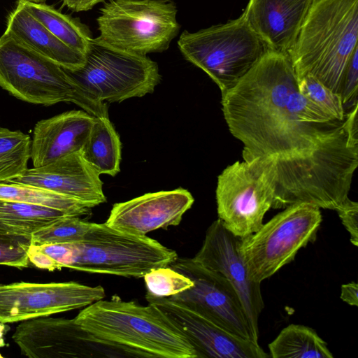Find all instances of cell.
<instances>
[{"instance_id":"obj_27","label":"cell","mask_w":358,"mask_h":358,"mask_svg":"<svg viewBox=\"0 0 358 358\" xmlns=\"http://www.w3.org/2000/svg\"><path fill=\"white\" fill-rule=\"evenodd\" d=\"M92 223L77 216H65L32 233L31 244L76 243L83 241Z\"/></svg>"},{"instance_id":"obj_16","label":"cell","mask_w":358,"mask_h":358,"mask_svg":"<svg viewBox=\"0 0 358 358\" xmlns=\"http://www.w3.org/2000/svg\"><path fill=\"white\" fill-rule=\"evenodd\" d=\"M194 201L191 193L182 188L147 193L115 203L105 223L119 231L145 236L178 225Z\"/></svg>"},{"instance_id":"obj_12","label":"cell","mask_w":358,"mask_h":358,"mask_svg":"<svg viewBox=\"0 0 358 358\" xmlns=\"http://www.w3.org/2000/svg\"><path fill=\"white\" fill-rule=\"evenodd\" d=\"M13 339L21 353L30 358L126 357L95 338L74 318L24 320L16 327Z\"/></svg>"},{"instance_id":"obj_6","label":"cell","mask_w":358,"mask_h":358,"mask_svg":"<svg viewBox=\"0 0 358 358\" xmlns=\"http://www.w3.org/2000/svg\"><path fill=\"white\" fill-rule=\"evenodd\" d=\"M71 80L93 99L121 102L153 92L161 81L157 64L147 55L113 47L92 38L78 69H64Z\"/></svg>"},{"instance_id":"obj_18","label":"cell","mask_w":358,"mask_h":358,"mask_svg":"<svg viewBox=\"0 0 358 358\" xmlns=\"http://www.w3.org/2000/svg\"><path fill=\"white\" fill-rule=\"evenodd\" d=\"M312 0H249L245 17L267 50L288 54Z\"/></svg>"},{"instance_id":"obj_10","label":"cell","mask_w":358,"mask_h":358,"mask_svg":"<svg viewBox=\"0 0 358 358\" xmlns=\"http://www.w3.org/2000/svg\"><path fill=\"white\" fill-rule=\"evenodd\" d=\"M215 193L218 219L230 233L242 238L260 228L272 208L273 174L257 159L237 161L219 175Z\"/></svg>"},{"instance_id":"obj_26","label":"cell","mask_w":358,"mask_h":358,"mask_svg":"<svg viewBox=\"0 0 358 358\" xmlns=\"http://www.w3.org/2000/svg\"><path fill=\"white\" fill-rule=\"evenodd\" d=\"M31 138L27 134L0 127V183L10 182L28 169Z\"/></svg>"},{"instance_id":"obj_34","label":"cell","mask_w":358,"mask_h":358,"mask_svg":"<svg viewBox=\"0 0 358 358\" xmlns=\"http://www.w3.org/2000/svg\"><path fill=\"white\" fill-rule=\"evenodd\" d=\"M107 0H62L64 6L75 12L87 11Z\"/></svg>"},{"instance_id":"obj_37","label":"cell","mask_w":358,"mask_h":358,"mask_svg":"<svg viewBox=\"0 0 358 358\" xmlns=\"http://www.w3.org/2000/svg\"><path fill=\"white\" fill-rule=\"evenodd\" d=\"M32 3H45L47 0H19Z\"/></svg>"},{"instance_id":"obj_32","label":"cell","mask_w":358,"mask_h":358,"mask_svg":"<svg viewBox=\"0 0 358 358\" xmlns=\"http://www.w3.org/2000/svg\"><path fill=\"white\" fill-rule=\"evenodd\" d=\"M342 224L349 232L350 242L358 246V203L348 197L336 209Z\"/></svg>"},{"instance_id":"obj_13","label":"cell","mask_w":358,"mask_h":358,"mask_svg":"<svg viewBox=\"0 0 358 358\" xmlns=\"http://www.w3.org/2000/svg\"><path fill=\"white\" fill-rule=\"evenodd\" d=\"M170 266L189 278L193 285L169 298L184 303L232 333L254 341L238 295L223 275L192 258L178 257Z\"/></svg>"},{"instance_id":"obj_21","label":"cell","mask_w":358,"mask_h":358,"mask_svg":"<svg viewBox=\"0 0 358 358\" xmlns=\"http://www.w3.org/2000/svg\"><path fill=\"white\" fill-rule=\"evenodd\" d=\"M80 152L99 175L115 176L120 171L121 143L108 117H94Z\"/></svg>"},{"instance_id":"obj_1","label":"cell","mask_w":358,"mask_h":358,"mask_svg":"<svg viewBox=\"0 0 358 358\" xmlns=\"http://www.w3.org/2000/svg\"><path fill=\"white\" fill-rule=\"evenodd\" d=\"M221 104L229 131L243 145V160L271 169L273 208L308 203L336 210L348 197L358 145L344 120L300 92L287 54L267 50L222 92Z\"/></svg>"},{"instance_id":"obj_15","label":"cell","mask_w":358,"mask_h":358,"mask_svg":"<svg viewBox=\"0 0 358 358\" xmlns=\"http://www.w3.org/2000/svg\"><path fill=\"white\" fill-rule=\"evenodd\" d=\"M240 238L215 220L207 229L201 248L192 259L223 275L233 286L241 301L253 340L259 341V318L264 308L261 283L248 277L239 252Z\"/></svg>"},{"instance_id":"obj_33","label":"cell","mask_w":358,"mask_h":358,"mask_svg":"<svg viewBox=\"0 0 358 358\" xmlns=\"http://www.w3.org/2000/svg\"><path fill=\"white\" fill-rule=\"evenodd\" d=\"M341 299L350 306H358V285L351 282L341 285Z\"/></svg>"},{"instance_id":"obj_7","label":"cell","mask_w":358,"mask_h":358,"mask_svg":"<svg viewBox=\"0 0 358 358\" xmlns=\"http://www.w3.org/2000/svg\"><path fill=\"white\" fill-rule=\"evenodd\" d=\"M177 14L173 0H108L96 19L98 37L132 53L162 52L180 31Z\"/></svg>"},{"instance_id":"obj_11","label":"cell","mask_w":358,"mask_h":358,"mask_svg":"<svg viewBox=\"0 0 358 358\" xmlns=\"http://www.w3.org/2000/svg\"><path fill=\"white\" fill-rule=\"evenodd\" d=\"M104 297L103 287L76 282L0 285V322H16L84 308Z\"/></svg>"},{"instance_id":"obj_24","label":"cell","mask_w":358,"mask_h":358,"mask_svg":"<svg viewBox=\"0 0 358 358\" xmlns=\"http://www.w3.org/2000/svg\"><path fill=\"white\" fill-rule=\"evenodd\" d=\"M0 199L51 208L77 217L88 214L92 208L48 189L14 182L0 183Z\"/></svg>"},{"instance_id":"obj_5","label":"cell","mask_w":358,"mask_h":358,"mask_svg":"<svg viewBox=\"0 0 358 358\" xmlns=\"http://www.w3.org/2000/svg\"><path fill=\"white\" fill-rule=\"evenodd\" d=\"M178 46L185 59L203 70L221 93L235 85L267 50L243 12L224 24L184 31Z\"/></svg>"},{"instance_id":"obj_20","label":"cell","mask_w":358,"mask_h":358,"mask_svg":"<svg viewBox=\"0 0 358 358\" xmlns=\"http://www.w3.org/2000/svg\"><path fill=\"white\" fill-rule=\"evenodd\" d=\"M4 32L64 69L74 70L85 62V54L59 41L29 12L20 1L9 13Z\"/></svg>"},{"instance_id":"obj_14","label":"cell","mask_w":358,"mask_h":358,"mask_svg":"<svg viewBox=\"0 0 358 358\" xmlns=\"http://www.w3.org/2000/svg\"><path fill=\"white\" fill-rule=\"evenodd\" d=\"M145 299L185 336L197 358L270 357L258 342L232 333L181 302L148 293Z\"/></svg>"},{"instance_id":"obj_38","label":"cell","mask_w":358,"mask_h":358,"mask_svg":"<svg viewBox=\"0 0 358 358\" xmlns=\"http://www.w3.org/2000/svg\"><path fill=\"white\" fill-rule=\"evenodd\" d=\"M0 358H3V356L0 354Z\"/></svg>"},{"instance_id":"obj_9","label":"cell","mask_w":358,"mask_h":358,"mask_svg":"<svg viewBox=\"0 0 358 358\" xmlns=\"http://www.w3.org/2000/svg\"><path fill=\"white\" fill-rule=\"evenodd\" d=\"M74 270L127 278H143L152 269L170 266L176 252L155 239L92 223L80 242Z\"/></svg>"},{"instance_id":"obj_17","label":"cell","mask_w":358,"mask_h":358,"mask_svg":"<svg viewBox=\"0 0 358 358\" xmlns=\"http://www.w3.org/2000/svg\"><path fill=\"white\" fill-rule=\"evenodd\" d=\"M10 182L46 189L93 208L106 201L100 175L80 151L41 167L28 169Z\"/></svg>"},{"instance_id":"obj_8","label":"cell","mask_w":358,"mask_h":358,"mask_svg":"<svg viewBox=\"0 0 358 358\" xmlns=\"http://www.w3.org/2000/svg\"><path fill=\"white\" fill-rule=\"evenodd\" d=\"M322 220L320 208L296 203L240 238L239 252L250 280L261 283L292 262L301 248L315 241Z\"/></svg>"},{"instance_id":"obj_29","label":"cell","mask_w":358,"mask_h":358,"mask_svg":"<svg viewBox=\"0 0 358 358\" xmlns=\"http://www.w3.org/2000/svg\"><path fill=\"white\" fill-rule=\"evenodd\" d=\"M300 92L335 118L344 120L345 108L340 94L332 92L317 78L307 74L297 80Z\"/></svg>"},{"instance_id":"obj_30","label":"cell","mask_w":358,"mask_h":358,"mask_svg":"<svg viewBox=\"0 0 358 358\" xmlns=\"http://www.w3.org/2000/svg\"><path fill=\"white\" fill-rule=\"evenodd\" d=\"M31 237L17 234H0V265L18 268L29 266L27 252Z\"/></svg>"},{"instance_id":"obj_2","label":"cell","mask_w":358,"mask_h":358,"mask_svg":"<svg viewBox=\"0 0 358 358\" xmlns=\"http://www.w3.org/2000/svg\"><path fill=\"white\" fill-rule=\"evenodd\" d=\"M74 319L126 357L197 358L185 336L150 303L142 306L113 295L84 308Z\"/></svg>"},{"instance_id":"obj_36","label":"cell","mask_w":358,"mask_h":358,"mask_svg":"<svg viewBox=\"0 0 358 358\" xmlns=\"http://www.w3.org/2000/svg\"><path fill=\"white\" fill-rule=\"evenodd\" d=\"M6 329V326L4 323L0 322V348L5 346V342L3 340V333Z\"/></svg>"},{"instance_id":"obj_28","label":"cell","mask_w":358,"mask_h":358,"mask_svg":"<svg viewBox=\"0 0 358 358\" xmlns=\"http://www.w3.org/2000/svg\"><path fill=\"white\" fill-rule=\"evenodd\" d=\"M147 293L157 297H170L181 293L193 285L187 276L170 266L152 269L143 277Z\"/></svg>"},{"instance_id":"obj_22","label":"cell","mask_w":358,"mask_h":358,"mask_svg":"<svg viewBox=\"0 0 358 358\" xmlns=\"http://www.w3.org/2000/svg\"><path fill=\"white\" fill-rule=\"evenodd\" d=\"M273 358H332L327 343L312 328L292 324L268 345Z\"/></svg>"},{"instance_id":"obj_3","label":"cell","mask_w":358,"mask_h":358,"mask_svg":"<svg viewBox=\"0 0 358 358\" xmlns=\"http://www.w3.org/2000/svg\"><path fill=\"white\" fill-rule=\"evenodd\" d=\"M358 48V0H312L288 55L297 80L310 74L341 94Z\"/></svg>"},{"instance_id":"obj_4","label":"cell","mask_w":358,"mask_h":358,"mask_svg":"<svg viewBox=\"0 0 358 358\" xmlns=\"http://www.w3.org/2000/svg\"><path fill=\"white\" fill-rule=\"evenodd\" d=\"M0 87L28 103L71 102L94 117H108V106L80 89L64 68L6 32L0 36Z\"/></svg>"},{"instance_id":"obj_25","label":"cell","mask_w":358,"mask_h":358,"mask_svg":"<svg viewBox=\"0 0 358 358\" xmlns=\"http://www.w3.org/2000/svg\"><path fill=\"white\" fill-rule=\"evenodd\" d=\"M65 216L71 215L51 208L0 199V222L30 236Z\"/></svg>"},{"instance_id":"obj_35","label":"cell","mask_w":358,"mask_h":358,"mask_svg":"<svg viewBox=\"0 0 358 358\" xmlns=\"http://www.w3.org/2000/svg\"><path fill=\"white\" fill-rule=\"evenodd\" d=\"M0 234H17L22 235L23 232L13 227L0 222Z\"/></svg>"},{"instance_id":"obj_31","label":"cell","mask_w":358,"mask_h":358,"mask_svg":"<svg viewBox=\"0 0 358 358\" xmlns=\"http://www.w3.org/2000/svg\"><path fill=\"white\" fill-rule=\"evenodd\" d=\"M358 48L355 50L347 65L343 76L341 96L343 106L357 102Z\"/></svg>"},{"instance_id":"obj_23","label":"cell","mask_w":358,"mask_h":358,"mask_svg":"<svg viewBox=\"0 0 358 358\" xmlns=\"http://www.w3.org/2000/svg\"><path fill=\"white\" fill-rule=\"evenodd\" d=\"M20 1L59 41L75 50L85 53L93 38L87 26L45 3Z\"/></svg>"},{"instance_id":"obj_19","label":"cell","mask_w":358,"mask_h":358,"mask_svg":"<svg viewBox=\"0 0 358 358\" xmlns=\"http://www.w3.org/2000/svg\"><path fill=\"white\" fill-rule=\"evenodd\" d=\"M94 116L85 110H71L38 121L31 142L34 167L45 166L82 150Z\"/></svg>"}]
</instances>
